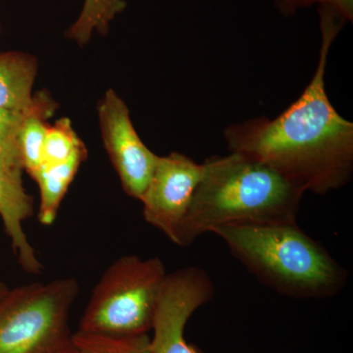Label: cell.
Listing matches in <instances>:
<instances>
[{
    "label": "cell",
    "instance_id": "obj_7",
    "mask_svg": "<svg viewBox=\"0 0 353 353\" xmlns=\"http://www.w3.org/2000/svg\"><path fill=\"white\" fill-rule=\"evenodd\" d=\"M203 165L179 152L159 157L157 168L141 196L143 218L181 246L183 223L201 182Z\"/></svg>",
    "mask_w": 353,
    "mask_h": 353
},
{
    "label": "cell",
    "instance_id": "obj_17",
    "mask_svg": "<svg viewBox=\"0 0 353 353\" xmlns=\"http://www.w3.org/2000/svg\"><path fill=\"white\" fill-rule=\"evenodd\" d=\"M319 6L331 9L345 22H352L353 0H279V10L285 16L294 15L301 8Z\"/></svg>",
    "mask_w": 353,
    "mask_h": 353
},
{
    "label": "cell",
    "instance_id": "obj_19",
    "mask_svg": "<svg viewBox=\"0 0 353 353\" xmlns=\"http://www.w3.org/2000/svg\"><path fill=\"white\" fill-rule=\"evenodd\" d=\"M1 31H2V25H1V22H0V34H1Z\"/></svg>",
    "mask_w": 353,
    "mask_h": 353
},
{
    "label": "cell",
    "instance_id": "obj_18",
    "mask_svg": "<svg viewBox=\"0 0 353 353\" xmlns=\"http://www.w3.org/2000/svg\"><path fill=\"white\" fill-rule=\"evenodd\" d=\"M9 290L10 289L7 287L6 283L2 282V281L0 280V301H1V299L6 296V294L9 292Z\"/></svg>",
    "mask_w": 353,
    "mask_h": 353
},
{
    "label": "cell",
    "instance_id": "obj_3",
    "mask_svg": "<svg viewBox=\"0 0 353 353\" xmlns=\"http://www.w3.org/2000/svg\"><path fill=\"white\" fill-rule=\"evenodd\" d=\"M211 233L261 284L282 296L330 299L347 284V269L297 223L231 225Z\"/></svg>",
    "mask_w": 353,
    "mask_h": 353
},
{
    "label": "cell",
    "instance_id": "obj_2",
    "mask_svg": "<svg viewBox=\"0 0 353 353\" xmlns=\"http://www.w3.org/2000/svg\"><path fill=\"white\" fill-rule=\"evenodd\" d=\"M202 165L181 246L218 227L296 223L305 192L273 167L240 152L213 157Z\"/></svg>",
    "mask_w": 353,
    "mask_h": 353
},
{
    "label": "cell",
    "instance_id": "obj_11",
    "mask_svg": "<svg viewBox=\"0 0 353 353\" xmlns=\"http://www.w3.org/2000/svg\"><path fill=\"white\" fill-rule=\"evenodd\" d=\"M87 157L85 146L74 153L67 161L55 165H43L37 172L32 179L39 187L41 202L38 217L41 224L50 226L57 220L60 204Z\"/></svg>",
    "mask_w": 353,
    "mask_h": 353
},
{
    "label": "cell",
    "instance_id": "obj_12",
    "mask_svg": "<svg viewBox=\"0 0 353 353\" xmlns=\"http://www.w3.org/2000/svg\"><path fill=\"white\" fill-rule=\"evenodd\" d=\"M55 105L48 95L39 94L34 104L26 115L19 132V146L23 168L32 178L43 165L44 139L48 127L46 118L54 111Z\"/></svg>",
    "mask_w": 353,
    "mask_h": 353
},
{
    "label": "cell",
    "instance_id": "obj_9",
    "mask_svg": "<svg viewBox=\"0 0 353 353\" xmlns=\"http://www.w3.org/2000/svg\"><path fill=\"white\" fill-rule=\"evenodd\" d=\"M32 215L34 201L23 185L22 172L0 166V218L4 230L23 270L31 275H39L43 270V265L28 240L23 226Z\"/></svg>",
    "mask_w": 353,
    "mask_h": 353
},
{
    "label": "cell",
    "instance_id": "obj_15",
    "mask_svg": "<svg viewBox=\"0 0 353 353\" xmlns=\"http://www.w3.org/2000/svg\"><path fill=\"white\" fill-rule=\"evenodd\" d=\"M85 148L72 127L68 118L58 120L48 127L44 139L43 165H55L67 161L74 153ZM41 165V166H43Z\"/></svg>",
    "mask_w": 353,
    "mask_h": 353
},
{
    "label": "cell",
    "instance_id": "obj_1",
    "mask_svg": "<svg viewBox=\"0 0 353 353\" xmlns=\"http://www.w3.org/2000/svg\"><path fill=\"white\" fill-rule=\"evenodd\" d=\"M318 12L319 62L303 94L274 119L259 117L231 125L224 138L231 152L268 164L305 192L325 194L352 179L353 124L336 112L325 85L329 51L345 21L326 7Z\"/></svg>",
    "mask_w": 353,
    "mask_h": 353
},
{
    "label": "cell",
    "instance_id": "obj_5",
    "mask_svg": "<svg viewBox=\"0 0 353 353\" xmlns=\"http://www.w3.org/2000/svg\"><path fill=\"white\" fill-rule=\"evenodd\" d=\"M80 288L74 278L9 290L0 301V353H65L70 309Z\"/></svg>",
    "mask_w": 353,
    "mask_h": 353
},
{
    "label": "cell",
    "instance_id": "obj_14",
    "mask_svg": "<svg viewBox=\"0 0 353 353\" xmlns=\"http://www.w3.org/2000/svg\"><path fill=\"white\" fill-rule=\"evenodd\" d=\"M150 334L116 338L77 331L65 353H150Z\"/></svg>",
    "mask_w": 353,
    "mask_h": 353
},
{
    "label": "cell",
    "instance_id": "obj_8",
    "mask_svg": "<svg viewBox=\"0 0 353 353\" xmlns=\"http://www.w3.org/2000/svg\"><path fill=\"white\" fill-rule=\"evenodd\" d=\"M104 148L128 196L141 201L158 162L134 130L124 101L108 90L99 103Z\"/></svg>",
    "mask_w": 353,
    "mask_h": 353
},
{
    "label": "cell",
    "instance_id": "obj_16",
    "mask_svg": "<svg viewBox=\"0 0 353 353\" xmlns=\"http://www.w3.org/2000/svg\"><path fill=\"white\" fill-rule=\"evenodd\" d=\"M29 111L15 112L0 108V166L9 170H24L20 152L19 132Z\"/></svg>",
    "mask_w": 353,
    "mask_h": 353
},
{
    "label": "cell",
    "instance_id": "obj_13",
    "mask_svg": "<svg viewBox=\"0 0 353 353\" xmlns=\"http://www.w3.org/2000/svg\"><path fill=\"white\" fill-rule=\"evenodd\" d=\"M126 7V0H85L80 15L67 30V38L85 46L94 32L105 36L112 21Z\"/></svg>",
    "mask_w": 353,
    "mask_h": 353
},
{
    "label": "cell",
    "instance_id": "obj_10",
    "mask_svg": "<svg viewBox=\"0 0 353 353\" xmlns=\"http://www.w3.org/2000/svg\"><path fill=\"white\" fill-rule=\"evenodd\" d=\"M38 63L20 51L0 52V108L27 112L34 103L32 85Z\"/></svg>",
    "mask_w": 353,
    "mask_h": 353
},
{
    "label": "cell",
    "instance_id": "obj_6",
    "mask_svg": "<svg viewBox=\"0 0 353 353\" xmlns=\"http://www.w3.org/2000/svg\"><path fill=\"white\" fill-rule=\"evenodd\" d=\"M214 294L210 276L199 267H185L168 274L153 321L150 353H202L185 340V326Z\"/></svg>",
    "mask_w": 353,
    "mask_h": 353
},
{
    "label": "cell",
    "instance_id": "obj_4",
    "mask_svg": "<svg viewBox=\"0 0 353 353\" xmlns=\"http://www.w3.org/2000/svg\"><path fill=\"white\" fill-rule=\"evenodd\" d=\"M167 275L158 257H120L95 285L78 331L116 338L148 334Z\"/></svg>",
    "mask_w": 353,
    "mask_h": 353
}]
</instances>
